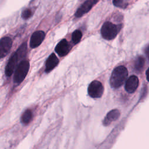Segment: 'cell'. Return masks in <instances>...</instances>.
<instances>
[{
    "mask_svg": "<svg viewBox=\"0 0 149 149\" xmlns=\"http://www.w3.org/2000/svg\"><path fill=\"white\" fill-rule=\"evenodd\" d=\"M33 118V113L30 109H26L22 115L21 117V121L24 124H28L32 119Z\"/></svg>",
    "mask_w": 149,
    "mask_h": 149,
    "instance_id": "4fadbf2b",
    "label": "cell"
},
{
    "mask_svg": "<svg viewBox=\"0 0 149 149\" xmlns=\"http://www.w3.org/2000/svg\"><path fill=\"white\" fill-rule=\"evenodd\" d=\"M128 75V71L124 66H118L115 68L110 77V84L112 88H118L126 81Z\"/></svg>",
    "mask_w": 149,
    "mask_h": 149,
    "instance_id": "6da1fadb",
    "label": "cell"
},
{
    "mask_svg": "<svg viewBox=\"0 0 149 149\" xmlns=\"http://www.w3.org/2000/svg\"><path fill=\"white\" fill-rule=\"evenodd\" d=\"M30 68V63L28 61H22L17 66L15 71L13 81L15 83L19 84L23 81L26 77Z\"/></svg>",
    "mask_w": 149,
    "mask_h": 149,
    "instance_id": "7a4b0ae2",
    "label": "cell"
},
{
    "mask_svg": "<svg viewBox=\"0 0 149 149\" xmlns=\"http://www.w3.org/2000/svg\"><path fill=\"white\" fill-rule=\"evenodd\" d=\"M118 26L110 22H105L101 29L102 37L107 40L113 39L118 34Z\"/></svg>",
    "mask_w": 149,
    "mask_h": 149,
    "instance_id": "3957f363",
    "label": "cell"
},
{
    "mask_svg": "<svg viewBox=\"0 0 149 149\" xmlns=\"http://www.w3.org/2000/svg\"><path fill=\"white\" fill-rule=\"evenodd\" d=\"M145 64V58L142 56H138L134 61V68L137 70H141Z\"/></svg>",
    "mask_w": 149,
    "mask_h": 149,
    "instance_id": "5bb4252c",
    "label": "cell"
},
{
    "mask_svg": "<svg viewBox=\"0 0 149 149\" xmlns=\"http://www.w3.org/2000/svg\"><path fill=\"white\" fill-rule=\"evenodd\" d=\"M12 41L9 37H2L0 40V59L5 57L11 49Z\"/></svg>",
    "mask_w": 149,
    "mask_h": 149,
    "instance_id": "5b68a950",
    "label": "cell"
},
{
    "mask_svg": "<svg viewBox=\"0 0 149 149\" xmlns=\"http://www.w3.org/2000/svg\"><path fill=\"white\" fill-rule=\"evenodd\" d=\"M45 33L43 31L38 30L33 33L30 40V46L34 48L39 46L45 38Z\"/></svg>",
    "mask_w": 149,
    "mask_h": 149,
    "instance_id": "52a82bcc",
    "label": "cell"
},
{
    "mask_svg": "<svg viewBox=\"0 0 149 149\" xmlns=\"http://www.w3.org/2000/svg\"><path fill=\"white\" fill-rule=\"evenodd\" d=\"M19 59V56L16 52L11 55L5 68V73L6 76H10L13 74L15 70H16L15 69H16V67H17L16 66Z\"/></svg>",
    "mask_w": 149,
    "mask_h": 149,
    "instance_id": "8992f818",
    "label": "cell"
},
{
    "mask_svg": "<svg viewBox=\"0 0 149 149\" xmlns=\"http://www.w3.org/2000/svg\"><path fill=\"white\" fill-rule=\"evenodd\" d=\"M120 111L117 109H114L110 111L105 117L103 120V125L104 126H108L112 122L116 120L120 116Z\"/></svg>",
    "mask_w": 149,
    "mask_h": 149,
    "instance_id": "8fae6325",
    "label": "cell"
},
{
    "mask_svg": "<svg viewBox=\"0 0 149 149\" xmlns=\"http://www.w3.org/2000/svg\"><path fill=\"white\" fill-rule=\"evenodd\" d=\"M59 59L54 54H51L45 62V72H49L54 69L58 64Z\"/></svg>",
    "mask_w": 149,
    "mask_h": 149,
    "instance_id": "7c38bea8",
    "label": "cell"
},
{
    "mask_svg": "<svg viewBox=\"0 0 149 149\" xmlns=\"http://www.w3.org/2000/svg\"><path fill=\"white\" fill-rule=\"evenodd\" d=\"M113 3L115 6L121 8H125L127 6V2L126 1H123V0L113 1Z\"/></svg>",
    "mask_w": 149,
    "mask_h": 149,
    "instance_id": "e0dca14e",
    "label": "cell"
},
{
    "mask_svg": "<svg viewBox=\"0 0 149 149\" xmlns=\"http://www.w3.org/2000/svg\"><path fill=\"white\" fill-rule=\"evenodd\" d=\"M98 1L95 0H87L77 10L74 15L76 17H80L82 16L85 13H87L90 9L93 8V6L98 2Z\"/></svg>",
    "mask_w": 149,
    "mask_h": 149,
    "instance_id": "ba28073f",
    "label": "cell"
},
{
    "mask_svg": "<svg viewBox=\"0 0 149 149\" xmlns=\"http://www.w3.org/2000/svg\"><path fill=\"white\" fill-rule=\"evenodd\" d=\"M104 93L102 83L98 80L93 81L88 87V95L92 98H100Z\"/></svg>",
    "mask_w": 149,
    "mask_h": 149,
    "instance_id": "277c9868",
    "label": "cell"
},
{
    "mask_svg": "<svg viewBox=\"0 0 149 149\" xmlns=\"http://www.w3.org/2000/svg\"><path fill=\"white\" fill-rule=\"evenodd\" d=\"M31 14H32L31 10L30 9H24L22 12V17L23 19H27L29 18L31 16Z\"/></svg>",
    "mask_w": 149,
    "mask_h": 149,
    "instance_id": "ac0fdd59",
    "label": "cell"
},
{
    "mask_svg": "<svg viewBox=\"0 0 149 149\" xmlns=\"http://www.w3.org/2000/svg\"><path fill=\"white\" fill-rule=\"evenodd\" d=\"M82 37V33L79 30H76L73 31L72 35V40L74 44H77L80 41Z\"/></svg>",
    "mask_w": 149,
    "mask_h": 149,
    "instance_id": "9a60e30c",
    "label": "cell"
},
{
    "mask_svg": "<svg viewBox=\"0 0 149 149\" xmlns=\"http://www.w3.org/2000/svg\"><path fill=\"white\" fill-rule=\"evenodd\" d=\"M146 77L147 80L149 81V68H148L147 70H146Z\"/></svg>",
    "mask_w": 149,
    "mask_h": 149,
    "instance_id": "d6986e66",
    "label": "cell"
},
{
    "mask_svg": "<svg viewBox=\"0 0 149 149\" xmlns=\"http://www.w3.org/2000/svg\"><path fill=\"white\" fill-rule=\"evenodd\" d=\"M70 48L69 42L66 39H63L56 45L55 50L60 56H63L69 52Z\"/></svg>",
    "mask_w": 149,
    "mask_h": 149,
    "instance_id": "30bf717a",
    "label": "cell"
},
{
    "mask_svg": "<svg viewBox=\"0 0 149 149\" xmlns=\"http://www.w3.org/2000/svg\"><path fill=\"white\" fill-rule=\"evenodd\" d=\"M139 79L136 76L132 75L127 79L125 83V90L129 93H134L139 86Z\"/></svg>",
    "mask_w": 149,
    "mask_h": 149,
    "instance_id": "9c48e42d",
    "label": "cell"
},
{
    "mask_svg": "<svg viewBox=\"0 0 149 149\" xmlns=\"http://www.w3.org/2000/svg\"><path fill=\"white\" fill-rule=\"evenodd\" d=\"M26 51H27V44L26 42H24L20 46V47L16 51V52L18 55L19 58H20L24 56V55L26 54Z\"/></svg>",
    "mask_w": 149,
    "mask_h": 149,
    "instance_id": "2e32d148",
    "label": "cell"
}]
</instances>
